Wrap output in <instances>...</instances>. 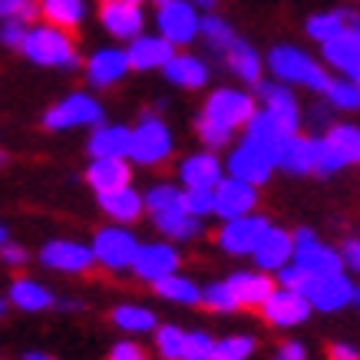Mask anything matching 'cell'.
Segmentation results:
<instances>
[{
    "label": "cell",
    "mask_w": 360,
    "mask_h": 360,
    "mask_svg": "<svg viewBox=\"0 0 360 360\" xmlns=\"http://www.w3.org/2000/svg\"><path fill=\"white\" fill-rule=\"evenodd\" d=\"M20 53L37 66H53V70H73L77 60V44L66 30H56L50 23L27 27V37L20 44Z\"/></svg>",
    "instance_id": "1"
},
{
    "label": "cell",
    "mask_w": 360,
    "mask_h": 360,
    "mask_svg": "<svg viewBox=\"0 0 360 360\" xmlns=\"http://www.w3.org/2000/svg\"><path fill=\"white\" fill-rule=\"evenodd\" d=\"M268 66H271V73L281 79L284 86L304 83V86L324 93L330 83V77L324 73V66H317L304 50H295V46H274L271 56H268Z\"/></svg>",
    "instance_id": "2"
},
{
    "label": "cell",
    "mask_w": 360,
    "mask_h": 360,
    "mask_svg": "<svg viewBox=\"0 0 360 360\" xmlns=\"http://www.w3.org/2000/svg\"><path fill=\"white\" fill-rule=\"evenodd\" d=\"M44 126L50 132L77 129V126H103V106L89 93H70L44 112Z\"/></svg>",
    "instance_id": "3"
},
{
    "label": "cell",
    "mask_w": 360,
    "mask_h": 360,
    "mask_svg": "<svg viewBox=\"0 0 360 360\" xmlns=\"http://www.w3.org/2000/svg\"><path fill=\"white\" fill-rule=\"evenodd\" d=\"M172 153V132L159 116H142L139 126L132 129V146L129 155L139 165H155L165 162Z\"/></svg>",
    "instance_id": "4"
},
{
    "label": "cell",
    "mask_w": 360,
    "mask_h": 360,
    "mask_svg": "<svg viewBox=\"0 0 360 360\" xmlns=\"http://www.w3.org/2000/svg\"><path fill=\"white\" fill-rule=\"evenodd\" d=\"M255 116V99L241 89H215L205 103V112L202 120L212 122V126H221V129H238Z\"/></svg>",
    "instance_id": "5"
},
{
    "label": "cell",
    "mask_w": 360,
    "mask_h": 360,
    "mask_svg": "<svg viewBox=\"0 0 360 360\" xmlns=\"http://www.w3.org/2000/svg\"><path fill=\"white\" fill-rule=\"evenodd\" d=\"M291 245H295V255H291V262H295L297 268H304L311 278L344 271V258H340L334 248L321 245V241L314 238V231H307V229L295 231V235H291Z\"/></svg>",
    "instance_id": "6"
},
{
    "label": "cell",
    "mask_w": 360,
    "mask_h": 360,
    "mask_svg": "<svg viewBox=\"0 0 360 360\" xmlns=\"http://www.w3.org/2000/svg\"><path fill=\"white\" fill-rule=\"evenodd\" d=\"M136 248H139V241L126 229H103V231H96V238L89 245L93 262L103 264V268H110V271L129 268L132 258H136Z\"/></svg>",
    "instance_id": "7"
},
{
    "label": "cell",
    "mask_w": 360,
    "mask_h": 360,
    "mask_svg": "<svg viewBox=\"0 0 360 360\" xmlns=\"http://www.w3.org/2000/svg\"><path fill=\"white\" fill-rule=\"evenodd\" d=\"M159 37L165 44H192L198 37V11L186 0H169L159 7Z\"/></svg>",
    "instance_id": "8"
},
{
    "label": "cell",
    "mask_w": 360,
    "mask_h": 360,
    "mask_svg": "<svg viewBox=\"0 0 360 360\" xmlns=\"http://www.w3.org/2000/svg\"><path fill=\"white\" fill-rule=\"evenodd\" d=\"M129 268L136 271V278L155 284V281H162V278H169V274L179 271V251H175L172 245H165V241L139 245Z\"/></svg>",
    "instance_id": "9"
},
{
    "label": "cell",
    "mask_w": 360,
    "mask_h": 360,
    "mask_svg": "<svg viewBox=\"0 0 360 360\" xmlns=\"http://www.w3.org/2000/svg\"><path fill=\"white\" fill-rule=\"evenodd\" d=\"M304 301L311 304V311H340L344 304H350V295H354V284L344 278V271L338 274H321V278H311L304 284Z\"/></svg>",
    "instance_id": "10"
},
{
    "label": "cell",
    "mask_w": 360,
    "mask_h": 360,
    "mask_svg": "<svg viewBox=\"0 0 360 360\" xmlns=\"http://www.w3.org/2000/svg\"><path fill=\"white\" fill-rule=\"evenodd\" d=\"M324 56L330 66H338L344 77L357 79L360 73V17L347 13V30L338 33L334 40L324 44Z\"/></svg>",
    "instance_id": "11"
},
{
    "label": "cell",
    "mask_w": 360,
    "mask_h": 360,
    "mask_svg": "<svg viewBox=\"0 0 360 360\" xmlns=\"http://www.w3.org/2000/svg\"><path fill=\"white\" fill-rule=\"evenodd\" d=\"M268 229H271V221L262 215H241V219L225 221V229L219 231V245L229 255H251Z\"/></svg>",
    "instance_id": "12"
},
{
    "label": "cell",
    "mask_w": 360,
    "mask_h": 360,
    "mask_svg": "<svg viewBox=\"0 0 360 360\" xmlns=\"http://www.w3.org/2000/svg\"><path fill=\"white\" fill-rule=\"evenodd\" d=\"M40 262L53 271H66V274H83L93 268V251L79 241H70V238H56V241H46L44 251H40Z\"/></svg>",
    "instance_id": "13"
},
{
    "label": "cell",
    "mask_w": 360,
    "mask_h": 360,
    "mask_svg": "<svg viewBox=\"0 0 360 360\" xmlns=\"http://www.w3.org/2000/svg\"><path fill=\"white\" fill-rule=\"evenodd\" d=\"M264 317L271 321L274 328H297L304 324L307 314H311V304L304 301L301 291H288V288H274L268 301L262 304Z\"/></svg>",
    "instance_id": "14"
},
{
    "label": "cell",
    "mask_w": 360,
    "mask_h": 360,
    "mask_svg": "<svg viewBox=\"0 0 360 360\" xmlns=\"http://www.w3.org/2000/svg\"><path fill=\"white\" fill-rule=\"evenodd\" d=\"M215 195V215H221L225 221L241 219V215H251V208L258 202V192L248 182H238V179H221L219 186L212 188Z\"/></svg>",
    "instance_id": "15"
},
{
    "label": "cell",
    "mask_w": 360,
    "mask_h": 360,
    "mask_svg": "<svg viewBox=\"0 0 360 360\" xmlns=\"http://www.w3.org/2000/svg\"><path fill=\"white\" fill-rule=\"evenodd\" d=\"M99 20L106 27V33L120 37V40H136L146 27V17L136 4H122V0H103L99 7Z\"/></svg>",
    "instance_id": "16"
},
{
    "label": "cell",
    "mask_w": 360,
    "mask_h": 360,
    "mask_svg": "<svg viewBox=\"0 0 360 360\" xmlns=\"http://www.w3.org/2000/svg\"><path fill=\"white\" fill-rule=\"evenodd\" d=\"M291 255H295V245H291V235L281 229H268L262 235V241L255 245V251H251V258H255V264H258V271H278V268H284V264L291 262Z\"/></svg>",
    "instance_id": "17"
},
{
    "label": "cell",
    "mask_w": 360,
    "mask_h": 360,
    "mask_svg": "<svg viewBox=\"0 0 360 360\" xmlns=\"http://www.w3.org/2000/svg\"><path fill=\"white\" fill-rule=\"evenodd\" d=\"M274 165L264 159L255 146H248V142H241L238 149L229 155V172L231 179H238V182H248V186H262V182H268V175H271Z\"/></svg>",
    "instance_id": "18"
},
{
    "label": "cell",
    "mask_w": 360,
    "mask_h": 360,
    "mask_svg": "<svg viewBox=\"0 0 360 360\" xmlns=\"http://www.w3.org/2000/svg\"><path fill=\"white\" fill-rule=\"evenodd\" d=\"M129 70V60H126V50H116V46H103L89 56L86 63V77L93 86H112L116 79L126 77Z\"/></svg>",
    "instance_id": "19"
},
{
    "label": "cell",
    "mask_w": 360,
    "mask_h": 360,
    "mask_svg": "<svg viewBox=\"0 0 360 360\" xmlns=\"http://www.w3.org/2000/svg\"><path fill=\"white\" fill-rule=\"evenodd\" d=\"M175 56L172 44H165L162 37H136L126 50V60H129L132 70H159Z\"/></svg>",
    "instance_id": "20"
},
{
    "label": "cell",
    "mask_w": 360,
    "mask_h": 360,
    "mask_svg": "<svg viewBox=\"0 0 360 360\" xmlns=\"http://www.w3.org/2000/svg\"><path fill=\"white\" fill-rule=\"evenodd\" d=\"M229 288L238 307H262L274 291V281L264 271H238L229 278Z\"/></svg>",
    "instance_id": "21"
},
{
    "label": "cell",
    "mask_w": 360,
    "mask_h": 360,
    "mask_svg": "<svg viewBox=\"0 0 360 360\" xmlns=\"http://www.w3.org/2000/svg\"><path fill=\"white\" fill-rule=\"evenodd\" d=\"M132 146V129L126 126H96L89 136V155L93 159H126Z\"/></svg>",
    "instance_id": "22"
},
{
    "label": "cell",
    "mask_w": 360,
    "mask_h": 360,
    "mask_svg": "<svg viewBox=\"0 0 360 360\" xmlns=\"http://www.w3.org/2000/svg\"><path fill=\"white\" fill-rule=\"evenodd\" d=\"M179 175H182L186 188H215L221 179H225V175H221V162L215 159V153L188 155L186 162H182V169H179Z\"/></svg>",
    "instance_id": "23"
},
{
    "label": "cell",
    "mask_w": 360,
    "mask_h": 360,
    "mask_svg": "<svg viewBox=\"0 0 360 360\" xmlns=\"http://www.w3.org/2000/svg\"><path fill=\"white\" fill-rule=\"evenodd\" d=\"M86 182L96 188V195L122 188L129 186V165H126V159H93L86 169Z\"/></svg>",
    "instance_id": "24"
},
{
    "label": "cell",
    "mask_w": 360,
    "mask_h": 360,
    "mask_svg": "<svg viewBox=\"0 0 360 360\" xmlns=\"http://www.w3.org/2000/svg\"><path fill=\"white\" fill-rule=\"evenodd\" d=\"M278 165L284 172H295V175H307L314 172V139H304V136H288L278 153Z\"/></svg>",
    "instance_id": "25"
},
{
    "label": "cell",
    "mask_w": 360,
    "mask_h": 360,
    "mask_svg": "<svg viewBox=\"0 0 360 360\" xmlns=\"http://www.w3.org/2000/svg\"><path fill=\"white\" fill-rule=\"evenodd\" d=\"M99 208L116 221H136L142 215V195L129 186L112 188V192H103V195H99Z\"/></svg>",
    "instance_id": "26"
},
{
    "label": "cell",
    "mask_w": 360,
    "mask_h": 360,
    "mask_svg": "<svg viewBox=\"0 0 360 360\" xmlns=\"http://www.w3.org/2000/svg\"><path fill=\"white\" fill-rule=\"evenodd\" d=\"M40 13L56 30H73L86 17V0H40Z\"/></svg>",
    "instance_id": "27"
},
{
    "label": "cell",
    "mask_w": 360,
    "mask_h": 360,
    "mask_svg": "<svg viewBox=\"0 0 360 360\" xmlns=\"http://www.w3.org/2000/svg\"><path fill=\"white\" fill-rule=\"evenodd\" d=\"M162 70L175 86H186V89L205 86V79H208V66L202 63V60H195V56H186V53H175Z\"/></svg>",
    "instance_id": "28"
},
{
    "label": "cell",
    "mask_w": 360,
    "mask_h": 360,
    "mask_svg": "<svg viewBox=\"0 0 360 360\" xmlns=\"http://www.w3.org/2000/svg\"><path fill=\"white\" fill-rule=\"evenodd\" d=\"M153 221H155V229L162 231L165 238H175V241H192V238H198V231H202L198 219L186 215V208L159 212V215H153Z\"/></svg>",
    "instance_id": "29"
},
{
    "label": "cell",
    "mask_w": 360,
    "mask_h": 360,
    "mask_svg": "<svg viewBox=\"0 0 360 360\" xmlns=\"http://www.w3.org/2000/svg\"><path fill=\"white\" fill-rule=\"evenodd\" d=\"M229 70L245 83H258L262 79V56L255 53L245 40H231L229 46Z\"/></svg>",
    "instance_id": "30"
},
{
    "label": "cell",
    "mask_w": 360,
    "mask_h": 360,
    "mask_svg": "<svg viewBox=\"0 0 360 360\" xmlns=\"http://www.w3.org/2000/svg\"><path fill=\"white\" fill-rule=\"evenodd\" d=\"M11 301L20 311H46L53 304V295L46 291L40 281H30V278H17L11 284Z\"/></svg>",
    "instance_id": "31"
},
{
    "label": "cell",
    "mask_w": 360,
    "mask_h": 360,
    "mask_svg": "<svg viewBox=\"0 0 360 360\" xmlns=\"http://www.w3.org/2000/svg\"><path fill=\"white\" fill-rule=\"evenodd\" d=\"M155 295L165 297V301H175V304H198V301H202V288H198L192 278L169 274L162 281H155Z\"/></svg>",
    "instance_id": "32"
},
{
    "label": "cell",
    "mask_w": 360,
    "mask_h": 360,
    "mask_svg": "<svg viewBox=\"0 0 360 360\" xmlns=\"http://www.w3.org/2000/svg\"><path fill=\"white\" fill-rule=\"evenodd\" d=\"M112 321L120 330H129V334H146V330H155V314L149 307L139 304H120L112 311Z\"/></svg>",
    "instance_id": "33"
},
{
    "label": "cell",
    "mask_w": 360,
    "mask_h": 360,
    "mask_svg": "<svg viewBox=\"0 0 360 360\" xmlns=\"http://www.w3.org/2000/svg\"><path fill=\"white\" fill-rule=\"evenodd\" d=\"M330 142V149L340 155V162H360V129L357 126H334V129L324 136Z\"/></svg>",
    "instance_id": "34"
},
{
    "label": "cell",
    "mask_w": 360,
    "mask_h": 360,
    "mask_svg": "<svg viewBox=\"0 0 360 360\" xmlns=\"http://www.w3.org/2000/svg\"><path fill=\"white\" fill-rule=\"evenodd\" d=\"M347 30V13H314L311 20H307V33L314 37L317 44H328V40H334L338 33Z\"/></svg>",
    "instance_id": "35"
},
{
    "label": "cell",
    "mask_w": 360,
    "mask_h": 360,
    "mask_svg": "<svg viewBox=\"0 0 360 360\" xmlns=\"http://www.w3.org/2000/svg\"><path fill=\"white\" fill-rule=\"evenodd\" d=\"M324 96L330 99V106L338 110H360V86L354 79H330Z\"/></svg>",
    "instance_id": "36"
},
{
    "label": "cell",
    "mask_w": 360,
    "mask_h": 360,
    "mask_svg": "<svg viewBox=\"0 0 360 360\" xmlns=\"http://www.w3.org/2000/svg\"><path fill=\"white\" fill-rule=\"evenodd\" d=\"M182 344H186V330L175 328V324H165V328L155 330V350L162 360H179L182 357Z\"/></svg>",
    "instance_id": "37"
},
{
    "label": "cell",
    "mask_w": 360,
    "mask_h": 360,
    "mask_svg": "<svg viewBox=\"0 0 360 360\" xmlns=\"http://www.w3.org/2000/svg\"><path fill=\"white\" fill-rule=\"evenodd\" d=\"M142 208H149L153 215L182 208V192H179L175 186H155V188H149V195L142 198Z\"/></svg>",
    "instance_id": "38"
},
{
    "label": "cell",
    "mask_w": 360,
    "mask_h": 360,
    "mask_svg": "<svg viewBox=\"0 0 360 360\" xmlns=\"http://www.w3.org/2000/svg\"><path fill=\"white\" fill-rule=\"evenodd\" d=\"M258 96H262L264 110H297L291 86H284V83H262L258 79Z\"/></svg>",
    "instance_id": "39"
},
{
    "label": "cell",
    "mask_w": 360,
    "mask_h": 360,
    "mask_svg": "<svg viewBox=\"0 0 360 360\" xmlns=\"http://www.w3.org/2000/svg\"><path fill=\"white\" fill-rule=\"evenodd\" d=\"M251 350H255L251 338H225V340H215L212 360H248Z\"/></svg>",
    "instance_id": "40"
},
{
    "label": "cell",
    "mask_w": 360,
    "mask_h": 360,
    "mask_svg": "<svg viewBox=\"0 0 360 360\" xmlns=\"http://www.w3.org/2000/svg\"><path fill=\"white\" fill-rule=\"evenodd\" d=\"M182 208H186V215H192V219L212 215V212H215L212 188H186V192H182Z\"/></svg>",
    "instance_id": "41"
},
{
    "label": "cell",
    "mask_w": 360,
    "mask_h": 360,
    "mask_svg": "<svg viewBox=\"0 0 360 360\" xmlns=\"http://www.w3.org/2000/svg\"><path fill=\"white\" fill-rule=\"evenodd\" d=\"M198 33H205V40L215 46V50H229L231 40H235L231 27L225 20H219V17H205V20H198Z\"/></svg>",
    "instance_id": "42"
},
{
    "label": "cell",
    "mask_w": 360,
    "mask_h": 360,
    "mask_svg": "<svg viewBox=\"0 0 360 360\" xmlns=\"http://www.w3.org/2000/svg\"><path fill=\"white\" fill-rule=\"evenodd\" d=\"M212 347H215V340L208 338L205 330H188L179 360H212Z\"/></svg>",
    "instance_id": "43"
},
{
    "label": "cell",
    "mask_w": 360,
    "mask_h": 360,
    "mask_svg": "<svg viewBox=\"0 0 360 360\" xmlns=\"http://www.w3.org/2000/svg\"><path fill=\"white\" fill-rule=\"evenodd\" d=\"M202 301H205L212 311H238V301L231 295L229 281H219V284H208L202 291Z\"/></svg>",
    "instance_id": "44"
},
{
    "label": "cell",
    "mask_w": 360,
    "mask_h": 360,
    "mask_svg": "<svg viewBox=\"0 0 360 360\" xmlns=\"http://www.w3.org/2000/svg\"><path fill=\"white\" fill-rule=\"evenodd\" d=\"M40 13L37 0H0V20H23L30 23Z\"/></svg>",
    "instance_id": "45"
},
{
    "label": "cell",
    "mask_w": 360,
    "mask_h": 360,
    "mask_svg": "<svg viewBox=\"0 0 360 360\" xmlns=\"http://www.w3.org/2000/svg\"><path fill=\"white\" fill-rule=\"evenodd\" d=\"M338 169H344V162H340V155L330 149V142L314 139V172L330 175V172H338Z\"/></svg>",
    "instance_id": "46"
},
{
    "label": "cell",
    "mask_w": 360,
    "mask_h": 360,
    "mask_svg": "<svg viewBox=\"0 0 360 360\" xmlns=\"http://www.w3.org/2000/svg\"><path fill=\"white\" fill-rule=\"evenodd\" d=\"M278 281H281V288H288V291H304V284L311 281V274H307L304 268H297L295 262H288L284 268H278Z\"/></svg>",
    "instance_id": "47"
},
{
    "label": "cell",
    "mask_w": 360,
    "mask_h": 360,
    "mask_svg": "<svg viewBox=\"0 0 360 360\" xmlns=\"http://www.w3.org/2000/svg\"><path fill=\"white\" fill-rule=\"evenodd\" d=\"M198 136H202V142L208 146V153H215V149H221V146H229L231 142V132L221 129V126H212V122L198 120Z\"/></svg>",
    "instance_id": "48"
},
{
    "label": "cell",
    "mask_w": 360,
    "mask_h": 360,
    "mask_svg": "<svg viewBox=\"0 0 360 360\" xmlns=\"http://www.w3.org/2000/svg\"><path fill=\"white\" fill-rule=\"evenodd\" d=\"M27 27L30 23H23V20H0V44L20 50L23 37H27Z\"/></svg>",
    "instance_id": "49"
},
{
    "label": "cell",
    "mask_w": 360,
    "mask_h": 360,
    "mask_svg": "<svg viewBox=\"0 0 360 360\" xmlns=\"http://www.w3.org/2000/svg\"><path fill=\"white\" fill-rule=\"evenodd\" d=\"M110 360H149V357H146V350H142L139 344H132V340H120V344L112 347Z\"/></svg>",
    "instance_id": "50"
},
{
    "label": "cell",
    "mask_w": 360,
    "mask_h": 360,
    "mask_svg": "<svg viewBox=\"0 0 360 360\" xmlns=\"http://www.w3.org/2000/svg\"><path fill=\"white\" fill-rule=\"evenodd\" d=\"M0 258H4V264H11V268H20V264H27V251L20 248V245H0Z\"/></svg>",
    "instance_id": "51"
},
{
    "label": "cell",
    "mask_w": 360,
    "mask_h": 360,
    "mask_svg": "<svg viewBox=\"0 0 360 360\" xmlns=\"http://www.w3.org/2000/svg\"><path fill=\"white\" fill-rule=\"evenodd\" d=\"M274 360H307V354H304V347H301L297 340H288V344L278 350V357Z\"/></svg>",
    "instance_id": "52"
},
{
    "label": "cell",
    "mask_w": 360,
    "mask_h": 360,
    "mask_svg": "<svg viewBox=\"0 0 360 360\" xmlns=\"http://www.w3.org/2000/svg\"><path fill=\"white\" fill-rule=\"evenodd\" d=\"M330 360H360V354L350 344H330Z\"/></svg>",
    "instance_id": "53"
},
{
    "label": "cell",
    "mask_w": 360,
    "mask_h": 360,
    "mask_svg": "<svg viewBox=\"0 0 360 360\" xmlns=\"http://www.w3.org/2000/svg\"><path fill=\"white\" fill-rule=\"evenodd\" d=\"M344 262H347L354 271H360V241L357 238L344 245Z\"/></svg>",
    "instance_id": "54"
},
{
    "label": "cell",
    "mask_w": 360,
    "mask_h": 360,
    "mask_svg": "<svg viewBox=\"0 0 360 360\" xmlns=\"http://www.w3.org/2000/svg\"><path fill=\"white\" fill-rule=\"evenodd\" d=\"M23 360H53L50 354H40V350H30V354H23Z\"/></svg>",
    "instance_id": "55"
},
{
    "label": "cell",
    "mask_w": 360,
    "mask_h": 360,
    "mask_svg": "<svg viewBox=\"0 0 360 360\" xmlns=\"http://www.w3.org/2000/svg\"><path fill=\"white\" fill-rule=\"evenodd\" d=\"M186 4H192V7H212L215 0H186Z\"/></svg>",
    "instance_id": "56"
},
{
    "label": "cell",
    "mask_w": 360,
    "mask_h": 360,
    "mask_svg": "<svg viewBox=\"0 0 360 360\" xmlns=\"http://www.w3.org/2000/svg\"><path fill=\"white\" fill-rule=\"evenodd\" d=\"M350 304H357V307H360V288H354V295H350Z\"/></svg>",
    "instance_id": "57"
},
{
    "label": "cell",
    "mask_w": 360,
    "mask_h": 360,
    "mask_svg": "<svg viewBox=\"0 0 360 360\" xmlns=\"http://www.w3.org/2000/svg\"><path fill=\"white\" fill-rule=\"evenodd\" d=\"M0 245H7V229L0 225Z\"/></svg>",
    "instance_id": "58"
},
{
    "label": "cell",
    "mask_w": 360,
    "mask_h": 360,
    "mask_svg": "<svg viewBox=\"0 0 360 360\" xmlns=\"http://www.w3.org/2000/svg\"><path fill=\"white\" fill-rule=\"evenodd\" d=\"M122 4H136V7H139V4H142V0H122Z\"/></svg>",
    "instance_id": "59"
},
{
    "label": "cell",
    "mask_w": 360,
    "mask_h": 360,
    "mask_svg": "<svg viewBox=\"0 0 360 360\" xmlns=\"http://www.w3.org/2000/svg\"><path fill=\"white\" fill-rule=\"evenodd\" d=\"M4 162H7V155H4V153H0V165H4Z\"/></svg>",
    "instance_id": "60"
},
{
    "label": "cell",
    "mask_w": 360,
    "mask_h": 360,
    "mask_svg": "<svg viewBox=\"0 0 360 360\" xmlns=\"http://www.w3.org/2000/svg\"><path fill=\"white\" fill-rule=\"evenodd\" d=\"M4 307H7V304H4V301H0V317H4Z\"/></svg>",
    "instance_id": "61"
},
{
    "label": "cell",
    "mask_w": 360,
    "mask_h": 360,
    "mask_svg": "<svg viewBox=\"0 0 360 360\" xmlns=\"http://www.w3.org/2000/svg\"><path fill=\"white\" fill-rule=\"evenodd\" d=\"M155 4H159V7H162V4H169V0H155Z\"/></svg>",
    "instance_id": "62"
},
{
    "label": "cell",
    "mask_w": 360,
    "mask_h": 360,
    "mask_svg": "<svg viewBox=\"0 0 360 360\" xmlns=\"http://www.w3.org/2000/svg\"><path fill=\"white\" fill-rule=\"evenodd\" d=\"M354 83H357V86H360V73H357V79H354Z\"/></svg>",
    "instance_id": "63"
}]
</instances>
